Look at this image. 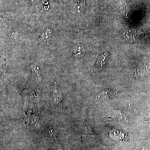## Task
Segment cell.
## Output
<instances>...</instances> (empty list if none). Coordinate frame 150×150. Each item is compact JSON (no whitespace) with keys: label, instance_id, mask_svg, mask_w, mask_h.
<instances>
[{"label":"cell","instance_id":"cell-4","mask_svg":"<svg viewBox=\"0 0 150 150\" xmlns=\"http://www.w3.org/2000/svg\"><path fill=\"white\" fill-rule=\"evenodd\" d=\"M52 34V30L50 28H48L45 30L44 32L42 34L40 38L41 41H45V40L50 37Z\"/></svg>","mask_w":150,"mask_h":150},{"label":"cell","instance_id":"cell-7","mask_svg":"<svg viewBox=\"0 0 150 150\" xmlns=\"http://www.w3.org/2000/svg\"><path fill=\"white\" fill-rule=\"evenodd\" d=\"M39 16L36 14H35L34 16H32L30 20L28 21V24L30 26H33L35 25L37 21L39 19Z\"/></svg>","mask_w":150,"mask_h":150},{"label":"cell","instance_id":"cell-9","mask_svg":"<svg viewBox=\"0 0 150 150\" xmlns=\"http://www.w3.org/2000/svg\"><path fill=\"white\" fill-rule=\"evenodd\" d=\"M40 1V0H31V1H30V2H31V3H35L37 2Z\"/></svg>","mask_w":150,"mask_h":150},{"label":"cell","instance_id":"cell-2","mask_svg":"<svg viewBox=\"0 0 150 150\" xmlns=\"http://www.w3.org/2000/svg\"><path fill=\"white\" fill-rule=\"evenodd\" d=\"M106 55L104 54L103 56H101L98 59L94 68L92 71V74H95L98 73L100 71H102L103 69L104 65L106 64Z\"/></svg>","mask_w":150,"mask_h":150},{"label":"cell","instance_id":"cell-1","mask_svg":"<svg viewBox=\"0 0 150 150\" xmlns=\"http://www.w3.org/2000/svg\"><path fill=\"white\" fill-rule=\"evenodd\" d=\"M85 54L84 48L81 45H77L71 48L69 52V56L73 58H79Z\"/></svg>","mask_w":150,"mask_h":150},{"label":"cell","instance_id":"cell-6","mask_svg":"<svg viewBox=\"0 0 150 150\" xmlns=\"http://www.w3.org/2000/svg\"><path fill=\"white\" fill-rule=\"evenodd\" d=\"M19 34L16 31L10 33L9 35V40L11 42L17 41L19 39Z\"/></svg>","mask_w":150,"mask_h":150},{"label":"cell","instance_id":"cell-8","mask_svg":"<svg viewBox=\"0 0 150 150\" xmlns=\"http://www.w3.org/2000/svg\"><path fill=\"white\" fill-rule=\"evenodd\" d=\"M101 97L103 98H105V99H109L111 98L112 97L113 94L112 92H110L109 91H104L102 94H101Z\"/></svg>","mask_w":150,"mask_h":150},{"label":"cell","instance_id":"cell-5","mask_svg":"<svg viewBox=\"0 0 150 150\" xmlns=\"http://www.w3.org/2000/svg\"><path fill=\"white\" fill-rule=\"evenodd\" d=\"M1 15L5 19H9L12 20L14 19L15 14L11 11H7V12H1Z\"/></svg>","mask_w":150,"mask_h":150},{"label":"cell","instance_id":"cell-3","mask_svg":"<svg viewBox=\"0 0 150 150\" xmlns=\"http://www.w3.org/2000/svg\"><path fill=\"white\" fill-rule=\"evenodd\" d=\"M75 10L78 13H82L85 8V0H78L74 6Z\"/></svg>","mask_w":150,"mask_h":150}]
</instances>
